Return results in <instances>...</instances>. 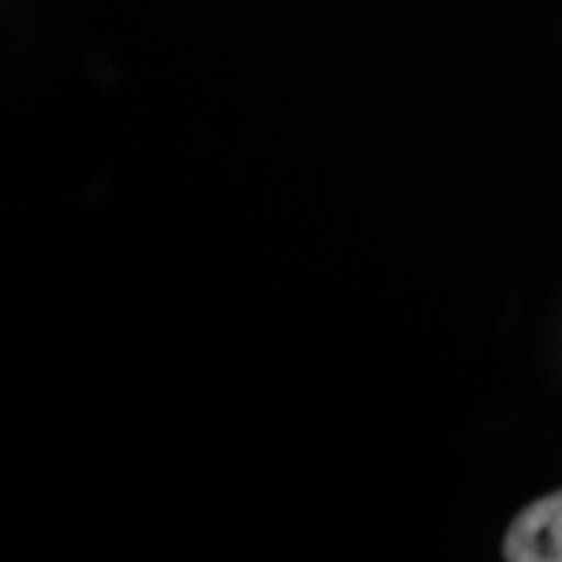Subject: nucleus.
<instances>
[{"label": "nucleus", "mask_w": 562, "mask_h": 562, "mask_svg": "<svg viewBox=\"0 0 562 562\" xmlns=\"http://www.w3.org/2000/svg\"><path fill=\"white\" fill-rule=\"evenodd\" d=\"M503 557L509 562H562V491L525 506L513 519Z\"/></svg>", "instance_id": "obj_1"}]
</instances>
